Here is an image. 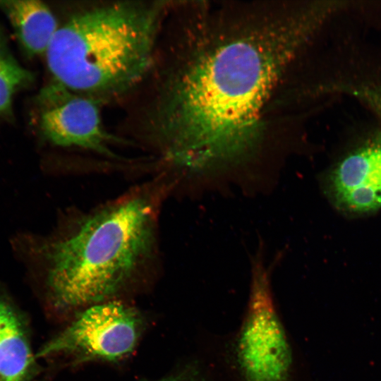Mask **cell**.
<instances>
[{
  "label": "cell",
  "mask_w": 381,
  "mask_h": 381,
  "mask_svg": "<svg viewBox=\"0 0 381 381\" xmlns=\"http://www.w3.org/2000/svg\"><path fill=\"white\" fill-rule=\"evenodd\" d=\"M37 100L39 128L50 144L118 159L113 149L117 140L105 129L97 101L53 81Z\"/></svg>",
  "instance_id": "8992f818"
},
{
  "label": "cell",
  "mask_w": 381,
  "mask_h": 381,
  "mask_svg": "<svg viewBox=\"0 0 381 381\" xmlns=\"http://www.w3.org/2000/svg\"><path fill=\"white\" fill-rule=\"evenodd\" d=\"M36 358L26 318L0 285V381H31Z\"/></svg>",
  "instance_id": "ba28073f"
},
{
  "label": "cell",
  "mask_w": 381,
  "mask_h": 381,
  "mask_svg": "<svg viewBox=\"0 0 381 381\" xmlns=\"http://www.w3.org/2000/svg\"><path fill=\"white\" fill-rule=\"evenodd\" d=\"M251 286L248 315L241 334L239 359L248 381H286L290 363L282 328L272 303V267L265 254L250 258Z\"/></svg>",
  "instance_id": "5b68a950"
},
{
  "label": "cell",
  "mask_w": 381,
  "mask_h": 381,
  "mask_svg": "<svg viewBox=\"0 0 381 381\" xmlns=\"http://www.w3.org/2000/svg\"><path fill=\"white\" fill-rule=\"evenodd\" d=\"M332 91L343 92L356 98L381 118V84L337 85Z\"/></svg>",
  "instance_id": "8fae6325"
},
{
  "label": "cell",
  "mask_w": 381,
  "mask_h": 381,
  "mask_svg": "<svg viewBox=\"0 0 381 381\" xmlns=\"http://www.w3.org/2000/svg\"><path fill=\"white\" fill-rule=\"evenodd\" d=\"M325 191L344 214L363 215L381 207V133L340 159L326 174Z\"/></svg>",
  "instance_id": "52a82bcc"
},
{
  "label": "cell",
  "mask_w": 381,
  "mask_h": 381,
  "mask_svg": "<svg viewBox=\"0 0 381 381\" xmlns=\"http://www.w3.org/2000/svg\"><path fill=\"white\" fill-rule=\"evenodd\" d=\"M332 14L325 1L284 2L193 20L144 119L145 135L182 188L247 191L265 181L255 161L266 104Z\"/></svg>",
  "instance_id": "6da1fadb"
},
{
  "label": "cell",
  "mask_w": 381,
  "mask_h": 381,
  "mask_svg": "<svg viewBox=\"0 0 381 381\" xmlns=\"http://www.w3.org/2000/svg\"><path fill=\"white\" fill-rule=\"evenodd\" d=\"M167 4L116 1L73 13L45 54L52 81L97 102L133 90L155 64Z\"/></svg>",
  "instance_id": "3957f363"
},
{
  "label": "cell",
  "mask_w": 381,
  "mask_h": 381,
  "mask_svg": "<svg viewBox=\"0 0 381 381\" xmlns=\"http://www.w3.org/2000/svg\"><path fill=\"white\" fill-rule=\"evenodd\" d=\"M172 186L160 174L92 209L68 212L47 234L16 236L13 248L48 308L80 310L150 279L160 265L159 214Z\"/></svg>",
  "instance_id": "7a4b0ae2"
},
{
  "label": "cell",
  "mask_w": 381,
  "mask_h": 381,
  "mask_svg": "<svg viewBox=\"0 0 381 381\" xmlns=\"http://www.w3.org/2000/svg\"><path fill=\"white\" fill-rule=\"evenodd\" d=\"M33 80V74L15 59L0 32V116L11 113L16 94Z\"/></svg>",
  "instance_id": "30bf717a"
},
{
  "label": "cell",
  "mask_w": 381,
  "mask_h": 381,
  "mask_svg": "<svg viewBox=\"0 0 381 381\" xmlns=\"http://www.w3.org/2000/svg\"><path fill=\"white\" fill-rule=\"evenodd\" d=\"M145 327L140 311L120 299L94 304L78 311L36 357H61L75 363H116L134 351Z\"/></svg>",
  "instance_id": "277c9868"
},
{
  "label": "cell",
  "mask_w": 381,
  "mask_h": 381,
  "mask_svg": "<svg viewBox=\"0 0 381 381\" xmlns=\"http://www.w3.org/2000/svg\"><path fill=\"white\" fill-rule=\"evenodd\" d=\"M0 9L28 56L46 54L59 25L46 4L35 0H1Z\"/></svg>",
  "instance_id": "9c48e42d"
},
{
  "label": "cell",
  "mask_w": 381,
  "mask_h": 381,
  "mask_svg": "<svg viewBox=\"0 0 381 381\" xmlns=\"http://www.w3.org/2000/svg\"><path fill=\"white\" fill-rule=\"evenodd\" d=\"M154 381H210L200 365L195 362L187 363L173 373Z\"/></svg>",
  "instance_id": "7c38bea8"
}]
</instances>
